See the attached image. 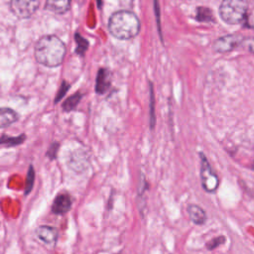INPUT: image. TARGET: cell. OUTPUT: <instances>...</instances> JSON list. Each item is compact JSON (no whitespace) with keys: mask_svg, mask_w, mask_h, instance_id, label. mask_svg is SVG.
Here are the masks:
<instances>
[{"mask_svg":"<svg viewBox=\"0 0 254 254\" xmlns=\"http://www.w3.org/2000/svg\"><path fill=\"white\" fill-rule=\"evenodd\" d=\"M71 206V198L67 193L58 194L52 204V211L56 214L66 213Z\"/></svg>","mask_w":254,"mask_h":254,"instance_id":"obj_8","label":"cell"},{"mask_svg":"<svg viewBox=\"0 0 254 254\" xmlns=\"http://www.w3.org/2000/svg\"><path fill=\"white\" fill-rule=\"evenodd\" d=\"M71 0H46L45 9L55 14H65L70 9Z\"/></svg>","mask_w":254,"mask_h":254,"instance_id":"obj_10","label":"cell"},{"mask_svg":"<svg viewBox=\"0 0 254 254\" xmlns=\"http://www.w3.org/2000/svg\"><path fill=\"white\" fill-rule=\"evenodd\" d=\"M88 163L87 156L84 151L82 150H76L74 151L69 158V166L73 170H83Z\"/></svg>","mask_w":254,"mask_h":254,"instance_id":"obj_12","label":"cell"},{"mask_svg":"<svg viewBox=\"0 0 254 254\" xmlns=\"http://www.w3.org/2000/svg\"><path fill=\"white\" fill-rule=\"evenodd\" d=\"M19 120V114L12 108H0V128H7Z\"/></svg>","mask_w":254,"mask_h":254,"instance_id":"obj_11","label":"cell"},{"mask_svg":"<svg viewBox=\"0 0 254 254\" xmlns=\"http://www.w3.org/2000/svg\"><path fill=\"white\" fill-rule=\"evenodd\" d=\"M69 87H70L69 83L66 82V81H64V80L61 83V86H60L59 91H58V93H57V95H56V98H55V103H58V102L65 95V93H66V91L69 89Z\"/></svg>","mask_w":254,"mask_h":254,"instance_id":"obj_20","label":"cell"},{"mask_svg":"<svg viewBox=\"0 0 254 254\" xmlns=\"http://www.w3.org/2000/svg\"><path fill=\"white\" fill-rule=\"evenodd\" d=\"M107 28L111 36L115 39L127 41L135 38L139 34L141 23L134 12L123 9L111 14Z\"/></svg>","mask_w":254,"mask_h":254,"instance_id":"obj_2","label":"cell"},{"mask_svg":"<svg viewBox=\"0 0 254 254\" xmlns=\"http://www.w3.org/2000/svg\"><path fill=\"white\" fill-rule=\"evenodd\" d=\"M59 148H60V144L58 142H54L51 144L48 152H47V156L51 159V160H54L56 157H57V154H58V151H59Z\"/></svg>","mask_w":254,"mask_h":254,"instance_id":"obj_21","label":"cell"},{"mask_svg":"<svg viewBox=\"0 0 254 254\" xmlns=\"http://www.w3.org/2000/svg\"><path fill=\"white\" fill-rule=\"evenodd\" d=\"M196 18L198 21H211L212 20L211 11L207 8H198Z\"/></svg>","mask_w":254,"mask_h":254,"instance_id":"obj_18","label":"cell"},{"mask_svg":"<svg viewBox=\"0 0 254 254\" xmlns=\"http://www.w3.org/2000/svg\"><path fill=\"white\" fill-rule=\"evenodd\" d=\"M223 241H224V237H223V236H222V237H221V236H220V237H216V238L212 239L211 241H209L206 246H207L208 249H213V248L217 247L219 244L223 243Z\"/></svg>","mask_w":254,"mask_h":254,"instance_id":"obj_22","label":"cell"},{"mask_svg":"<svg viewBox=\"0 0 254 254\" xmlns=\"http://www.w3.org/2000/svg\"><path fill=\"white\" fill-rule=\"evenodd\" d=\"M11 12L19 19H28L40 7V0H10Z\"/></svg>","mask_w":254,"mask_h":254,"instance_id":"obj_4","label":"cell"},{"mask_svg":"<svg viewBox=\"0 0 254 254\" xmlns=\"http://www.w3.org/2000/svg\"><path fill=\"white\" fill-rule=\"evenodd\" d=\"M35 181V171L33 166H30L28 174H27V180H26V188H25V192L29 193L33 188Z\"/></svg>","mask_w":254,"mask_h":254,"instance_id":"obj_17","label":"cell"},{"mask_svg":"<svg viewBox=\"0 0 254 254\" xmlns=\"http://www.w3.org/2000/svg\"><path fill=\"white\" fill-rule=\"evenodd\" d=\"M111 86V74L107 68L100 67L97 70L95 79V92L97 94H105Z\"/></svg>","mask_w":254,"mask_h":254,"instance_id":"obj_7","label":"cell"},{"mask_svg":"<svg viewBox=\"0 0 254 254\" xmlns=\"http://www.w3.org/2000/svg\"><path fill=\"white\" fill-rule=\"evenodd\" d=\"M249 50L254 53V40H252L250 43H249Z\"/></svg>","mask_w":254,"mask_h":254,"instance_id":"obj_23","label":"cell"},{"mask_svg":"<svg viewBox=\"0 0 254 254\" xmlns=\"http://www.w3.org/2000/svg\"><path fill=\"white\" fill-rule=\"evenodd\" d=\"M66 48L64 43L56 35H45L41 37L34 49L35 60L48 67H57L62 64Z\"/></svg>","mask_w":254,"mask_h":254,"instance_id":"obj_1","label":"cell"},{"mask_svg":"<svg viewBox=\"0 0 254 254\" xmlns=\"http://www.w3.org/2000/svg\"><path fill=\"white\" fill-rule=\"evenodd\" d=\"M242 41L243 37L240 35H227L217 39L213 43V49L218 53H226L238 47Z\"/></svg>","mask_w":254,"mask_h":254,"instance_id":"obj_6","label":"cell"},{"mask_svg":"<svg viewBox=\"0 0 254 254\" xmlns=\"http://www.w3.org/2000/svg\"><path fill=\"white\" fill-rule=\"evenodd\" d=\"M81 98H82V93H80V92H75L74 94L67 97L63 103L64 111L69 112V111L74 110L76 108V106L78 105V103L80 102Z\"/></svg>","mask_w":254,"mask_h":254,"instance_id":"obj_14","label":"cell"},{"mask_svg":"<svg viewBox=\"0 0 254 254\" xmlns=\"http://www.w3.org/2000/svg\"><path fill=\"white\" fill-rule=\"evenodd\" d=\"M36 234L40 240L49 245H54L58 239V230L49 225H42L36 229Z\"/></svg>","mask_w":254,"mask_h":254,"instance_id":"obj_9","label":"cell"},{"mask_svg":"<svg viewBox=\"0 0 254 254\" xmlns=\"http://www.w3.org/2000/svg\"><path fill=\"white\" fill-rule=\"evenodd\" d=\"M96 3H97L98 8H101V6H102V0H96Z\"/></svg>","mask_w":254,"mask_h":254,"instance_id":"obj_24","label":"cell"},{"mask_svg":"<svg viewBox=\"0 0 254 254\" xmlns=\"http://www.w3.org/2000/svg\"><path fill=\"white\" fill-rule=\"evenodd\" d=\"M150 125L151 128L155 125V112H154V92H153V85L150 82Z\"/></svg>","mask_w":254,"mask_h":254,"instance_id":"obj_19","label":"cell"},{"mask_svg":"<svg viewBox=\"0 0 254 254\" xmlns=\"http://www.w3.org/2000/svg\"><path fill=\"white\" fill-rule=\"evenodd\" d=\"M26 140V135L25 134H21L19 136L16 137H10L7 136L5 134H3L0 137V145H3L5 147H15L18 146L20 144H22L24 141Z\"/></svg>","mask_w":254,"mask_h":254,"instance_id":"obj_15","label":"cell"},{"mask_svg":"<svg viewBox=\"0 0 254 254\" xmlns=\"http://www.w3.org/2000/svg\"><path fill=\"white\" fill-rule=\"evenodd\" d=\"M200 157H201L200 179H201L202 187L207 192H214L219 185L218 177L213 172L206 158L202 154H200Z\"/></svg>","mask_w":254,"mask_h":254,"instance_id":"obj_5","label":"cell"},{"mask_svg":"<svg viewBox=\"0 0 254 254\" xmlns=\"http://www.w3.org/2000/svg\"><path fill=\"white\" fill-rule=\"evenodd\" d=\"M246 0H223L219 6V15L227 24L240 23L246 14Z\"/></svg>","mask_w":254,"mask_h":254,"instance_id":"obj_3","label":"cell"},{"mask_svg":"<svg viewBox=\"0 0 254 254\" xmlns=\"http://www.w3.org/2000/svg\"><path fill=\"white\" fill-rule=\"evenodd\" d=\"M188 212L190 214V220L195 224H203L206 219V214L204 210L196 205V204H190L188 207Z\"/></svg>","mask_w":254,"mask_h":254,"instance_id":"obj_13","label":"cell"},{"mask_svg":"<svg viewBox=\"0 0 254 254\" xmlns=\"http://www.w3.org/2000/svg\"><path fill=\"white\" fill-rule=\"evenodd\" d=\"M74 41L76 43V48H75V54L78 56H83L85 52L87 51L89 47V43L86 39H84L79 33L74 34Z\"/></svg>","mask_w":254,"mask_h":254,"instance_id":"obj_16","label":"cell"}]
</instances>
